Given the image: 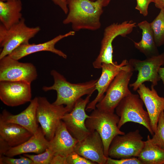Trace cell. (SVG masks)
I'll return each mask as SVG.
<instances>
[{
	"label": "cell",
	"instance_id": "cell-13",
	"mask_svg": "<svg viewBox=\"0 0 164 164\" xmlns=\"http://www.w3.org/2000/svg\"><path fill=\"white\" fill-rule=\"evenodd\" d=\"M31 84L23 81H0V99L5 105L15 107L30 102Z\"/></svg>",
	"mask_w": 164,
	"mask_h": 164
},
{
	"label": "cell",
	"instance_id": "cell-3",
	"mask_svg": "<svg viewBox=\"0 0 164 164\" xmlns=\"http://www.w3.org/2000/svg\"><path fill=\"white\" fill-rule=\"evenodd\" d=\"M119 120V117L114 113L96 108L85 121L86 126L90 132L96 131L100 135L104 145V154L108 157L109 148L113 139L117 135L125 134L118 127Z\"/></svg>",
	"mask_w": 164,
	"mask_h": 164
},
{
	"label": "cell",
	"instance_id": "cell-20",
	"mask_svg": "<svg viewBox=\"0 0 164 164\" xmlns=\"http://www.w3.org/2000/svg\"><path fill=\"white\" fill-rule=\"evenodd\" d=\"M49 143L41 127H39L37 132L27 141L17 146L10 147L4 155L13 157L28 153H41L48 148Z\"/></svg>",
	"mask_w": 164,
	"mask_h": 164
},
{
	"label": "cell",
	"instance_id": "cell-35",
	"mask_svg": "<svg viewBox=\"0 0 164 164\" xmlns=\"http://www.w3.org/2000/svg\"><path fill=\"white\" fill-rule=\"evenodd\" d=\"M160 78L164 86V67H160L158 71Z\"/></svg>",
	"mask_w": 164,
	"mask_h": 164
},
{
	"label": "cell",
	"instance_id": "cell-1",
	"mask_svg": "<svg viewBox=\"0 0 164 164\" xmlns=\"http://www.w3.org/2000/svg\"><path fill=\"white\" fill-rule=\"evenodd\" d=\"M111 0H67L68 12L63 20L64 24H71L73 31H96L101 26L100 18L103 8Z\"/></svg>",
	"mask_w": 164,
	"mask_h": 164
},
{
	"label": "cell",
	"instance_id": "cell-32",
	"mask_svg": "<svg viewBox=\"0 0 164 164\" xmlns=\"http://www.w3.org/2000/svg\"><path fill=\"white\" fill-rule=\"evenodd\" d=\"M67 157L60 155H54L50 164H66Z\"/></svg>",
	"mask_w": 164,
	"mask_h": 164
},
{
	"label": "cell",
	"instance_id": "cell-18",
	"mask_svg": "<svg viewBox=\"0 0 164 164\" xmlns=\"http://www.w3.org/2000/svg\"><path fill=\"white\" fill-rule=\"evenodd\" d=\"M37 102L38 97H36L30 102L26 109L17 114H13L4 109L0 114V118L8 122L18 124L33 134L39 127L36 119Z\"/></svg>",
	"mask_w": 164,
	"mask_h": 164
},
{
	"label": "cell",
	"instance_id": "cell-30",
	"mask_svg": "<svg viewBox=\"0 0 164 164\" xmlns=\"http://www.w3.org/2000/svg\"><path fill=\"white\" fill-rule=\"evenodd\" d=\"M105 164H142L137 157L115 159L108 157Z\"/></svg>",
	"mask_w": 164,
	"mask_h": 164
},
{
	"label": "cell",
	"instance_id": "cell-7",
	"mask_svg": "<svg viewBox=\"0 0 164 164\" xmlns=\"http://www.w3.org/2000/svg\"><path fill=\"white\" fill-rule=\"evenodd\" d=\"M136 26L132 21H125L121 23H113L104 29L99 54L93 63L94 67L101 69L103 63H112L113 48L112 42L118 36L125 37L130 34Z\"/></svg>",
	"mask_w": 164,
	"mask_h": 164
},
{
	"label": "cell",
	"instance_id": "cell-36",
	"mask_svg": "<svg viewBox=\"0 0 164 164\" xmlns=\"http://www.w3.org/2000/svg\"><path fill=\"white\" fill-rule=\"evenodd\" d=\"M7 0H0V1L2 2H5L7 1Z\"/></svg>",
	"mask_w": 164,
	"mask_h": 164
},
{
	"label": "cell",
	"instance_id": "cell-10",
	"mask_svg": "<svg viewBox=\"0 0 164 164\" xmlns=\"http://www.w3.org/2000/svg\"><path fill=\"white\" fill-rule=\"evenodd\" d=\"M128 63L134 70L138 71L136 80L129 84L133 90L137 91L140 85L146 81L151 82V85L154 87L161 80L158 71L161 66L164 65V52L156 56L147 57L143 60L132 58Z\"/></svg>",
	"mask_w": 164,
	"mask_h": 164
},
{
	"label": "cell",
	"instance_id": "cell-23",
	"mask_svg": "<svg viewBox=\"0 0 164 164\" xmlns=\"http://www.w3.org/2000/svg\"><path fill=\"white\" fill-rule=\"evenodd\" d=\"M137 26L142 30V37L139 42H134L135 48L146 57L159 54L150 23L144 20L138 23Z\"/></svg>",
	"mask_w": 164,
	"mask_h": 164
},
{
	"label": "cell",
	"instance_id": "cell-25",
	"mask_svg": "<svg viewBox=\"0 0 164 164\" xmlns=\"http://www.w3.org/2000/svg\"><path fill=\"white\" fill-rule=\"evenodd\" d=\"M160 9L158 15L150 23L157 47L164 45V7Z\"/></svg>",
	"mask_w": 164,
	"mask_h": 164
},
{
	"label": "cell",
	"instance_id": "cell-17",
	"mask_svg": "<svg viewBox=\"0 0 164 164\" xmlns=\"http://www.w3.org/2000/svg\"><path fill=\"white\" fill-rule=\"evenodd\" d=\"M75 33V31H71L65 34H60L52 39L43 43L38 44H30L29 43L22 44L8 55L14 59L19 60L33 53L47 51L53 53L64 59H66L67 58V55L61 50L56 49L55 45L62 39L69 36H74Z\"/></svg>",
	"mask_w": 164,
	"mask_h": 164
},
{
	"label": "cell",
	"instance_id": "cell-14",
	"mask_svg": "<svg viewBox=\"0 0 164 164\" xmlns=\"http://www.w3.org/2000/svg\"><path fill=\"white\" fill-rule=\"evenodd\" d=\"M74 151L96 164H105L108 157L104 153L102 140L96 131L89 134L76 144Z\"/></svg>",
	"mask_w": 164,
	"mask_h": 164
},
{
	"label": "cell",
	"instance_id": "cell-9",
	"mask_svg": "<svg viewBox=\"0 0 164 164\" xmlns=\"http://www.w3.org/2000/svg\"><path fill=\"white\" fill-rule=\"evenodd\" d=\"M142 139L138 129L116 135L110 145L108 157L116 159L137 157L144 145Z\"/></svg>",
	"mask_w": 164,
	"mask_h": 164
},
{
	"label": "cell",
	"instance_id": "cell-16",
	"mask_svg": "<svg viewBox=\"0 0 164 164\" xmlns=\"http://www.w3.org/2000/svg\"><path fill=\"white\" fill-rule=\"evenodd\" d=\"M137 92L146 108L152 129L154 133L159 116L164 111V97L159 96L152 85L150 89L143 84L139 87Z\"/></svg>",
	"mask_w": 164,
	"mask_h": 164
},
{
	"label": "cell",
	"instance_id": "cell-19",
	"mask_svg": "<svg viewBox=\"0 0 164 164\" xmlns=\"http://www.w3.org/2000/svg\"><path fill=\"white\" fill-rule=\"evenodd\" d=\"M78 140L72 136L64 122L61 120L57 127L53 138L49 141V148L54 155H60L67 157L74 151Z\"/></svg>",
	"mask_w": 164,
	"mask_h": 164
},
{
	"label": "cell",
	"instance_id": "cell-8",
	"mask_svg": "<svg viewBox=\"0 0 164 164\" xmlns=\"http://www.w3.org/2000/svg\"><path fill=\"white\" fill-rule=\"evenodd\" d=\"M69 112L63 105H55L50 103L45 97H38L36 119L48 141L53 137L64 115Z\"/></svg>",
	"mask_w": 164,
	"mask_h": 164
},
{
	"label": "cell",
	"instance_id": "cell-4",
	"mask_svg": "<svg viewBox=\"0 0 164 164\" xmlns=\"http://www.w3.org/2000/svg\"><path fill=\"white\" fill-rule=\"evenodd\" d=\"M134 71L129 63L114 79L96 108L106 112L114 113L121 100L132 93L128 88L129 81Z\"/></svg>",
	"mask_w": 164,
	"mask_h": 164
},
{
	"label": "cell",
	"instance_id": "cell-22",
	"mask_svg": "<svg viewBox=\"0 0 164 164\" xmlns=\"http://www.w3.org/2000/svg\"><path fill=\"white\" fill-rule=\"evenodd\" d=\"M22 8L20 0H7L0 1V20L1 23L9 29L18 23L23 18L21 12Z\"/></svg>",
	"mask_w": 164,
	"mask_h": 164
},
{
	"label": "cell",
	"instance_id": "cell-11",
	"mask_svg": "<svg viewBox=\"0 0 164 164\" xmlns=\"http://www.w3.org/2000/svg\"><path fill=\"white\" fill-rule=\"evenodd\" d=\"M38 76L32 63H22L6 56L0 59V81H23L31 84Z\"/></svg>",
	"mask_w": 164,
	"mask_h": 164
},
{
	"label": "cell",
	"instance_id": "cell-31",
	"mask_svg": "<svg viewBox=\"0 0 164 164\" xmlns=\"http://www.w3.org/2000/svg\"><path fill=\"white\" fill-rule=\"evenodd\" d=\"M137 5L135 9L138 10L143 16H147L148 14V9L149 4L154 2V0H136Z\"/></svg>",
	"mask_w": 164,
	"mask_h": 164
},
{
	"label": "cell",
	"instance_id": "cell-5",
	"mask_svg": "<svg viewBox=\"0 0 164 164\" xmlns=\"http://www.w3.org/2000/svg\"><path fill=\"white\" fill-rule=\"evenodd\" d=\"M40 30L39 26H27L23 18L18 23L9 29L0 23V46L2 49L0 59L9 55L21 45L29 43V40Z\"/></svg>",
	"mask_w": 164,
	"mask_h": 164
},
{
	"label": "cell",
	"instance_id": "cell-2",
	"mask_svg": "<svg viewBox=\"0 0 164 164\" xmlns=\"http://www.w3.org/2000/svg\"><path fill=\"white\" fill-rule=\"evenodd\" d=\"M50 74L53 77L54 84L51 86L43 87V90L45 91H56V98L53 103L56 105H65L70 112L79 99L85 95H92L96 90V84L98 79L73 84L67 81L55 70H52Z\"/></svg>",
	"mask_w": 164,
	"mask_h": 164
},
{
	"label": "cell",
	"instance_id": "cell-15",
	"mask_svg": "<svg viewBox=\"0 0 164 164\" xmlns=\"http://www.w3.org/2000/svg\"><path fill=\"white\" fill-rule=\"evenodd\" d=\"M128 63V61L125 59L119 64L117 62H114L112 63L102 64L101 74L96 84V90L98 92L97 95L93 101L88 103L86 111H91L96 108V104L103 98L115 77L121 70L124 69Z\"/></svg>",
	"mask_w": 164,
	"mask_h": 164
},
{
	"label": "cell",
	"instance_id": "cell-34",
	"mask_svg": "<svg viewBox=\"0 0 164 164\" xmlns=\"http://www.w3.org/2000/svg\"><path fill=\"white\" fill-rule=\"evenodd\" d=\"M154 3L157 8L160 9L164 7V0H154Z\"/></svg>",
	"mask_w": 164,
	"mask_h": 164
},
{
	"label": "cell",
	"instance_id": "cell-24",
	"mask_svg": "<svg viewBox=\"0 0 164 164\" xmlns=\"http://www.w3.org/2000/svg\"><path fill=\"white\" fill-rule=\"evenodd\" d=\"M149 135L137 157L142 164H164V149L153 144Z\"/></svg>",
	"mask_w": 164,
	"mask_h": 164
},
{
	"label": "cell",
	"instance_id": "cell-6",
	"mask_svg": "<svg viewBox=\"0 0 164 164\" xmlns=\"http://www.w3.org/2000/svg\"><path fill=\"white\" fill-rule=\"evenodd\" d=\"M144 104L138 94L131 93L123 98L115 108L116 114L120 118L118 128L120 129L127 122L136 123L145 127L153 135L154 133L149 114L143 108Z\"/></svg>",
	"mask_w": 164,
	"mask_h": 164
},
{
	"label": "cell",
	"instance_id": "cell-28",
	"mask_svg": "<svg viewBox=\"0 0 164 164\" xmlns=\"http://www.w3.org/2000/svg\"><path fill=\"white\" fill-rule=\"evenodd\" d=\"M0 164H33L32 161L29 158L20 156L19 158H14L2 155L0 156Z\"/></svg>",
	"mask_w": 164,
	"mask_h": 164
},
{
	"label": "cell",
	"instance_id": "cell-29",
	"mask_svg": "<svg viewBox=\"0 0 164 164\" xmlns=\"http://www.w3.org/2000/svg\"><path fill=\"white\" fill-rule=\"evenodd\" d=\"M95 164L96 163L83 157L74 151L67 156L66 164Z\"/></svg>",
	"mask_w": 164,
	"mask_h": 164
},
{
	"label": "cell",
	"instance_id": "cell-26",
	"mask_svg": "<svg viewBox=\"0 0 164 164\" xmlns=\"http://www.w3.org/2000/svg\"><path fill=\"white\" fill-rule=\"evenodd\" d=\"M150 139L153 144L164 149V111L159 116L156 131Z\"/></svg>",
	"mask_w": 164,
	"mask_h": 164
},
{
	"label": "cell",
	"instance_id": "cell-38",
	"mask_svg": "<svg viewBox=\"0 0 164 164\" xmlns=\"http://www.w3.org/2000/svg\"><path fill=\"white\" fill-rule=\"evenodd\" d=\"M64 0V1H65L66 2L67 1V0Z\"/></svg>",
	"mask_w": 164,
	"mask_h": 164
},
{
	"label": "cell",
	"instance_id": "cell-21",
	"mask_svg": "<svg viewBox=\"0 0 164 164\" xmlns=\"http://www.w3.org/2000/svg\"><path fill=\"white\" fill-rule=\"evenodd\" d=\"M33 134L22 126L0 118V138L10 147L20 145L29 139Z\"/></svg>",
	"mask_w": 164,
	"mask_h": 164
},
{
	"label": "cell",
	"instance_id": "cell-12",
	"mask_svg": "<svg viewBox=\"0 0 164 164\" xmlns=\"http://www.w3.org/2000/svg\"><path fill=\"white\" fill-rule=\"evenodd\" d=\"M91 95H87L84 99H79L71 111L66 113L62 119L69 132L78 141L83 140L91 132L85 125V121L89 116L85 111Z\"/></svg>",
	"mask_w": 164,
	"mask_h": 164
},
{
	"label": "cell",
	"instance_id": "cell-37",
	"mask_svg": "<svg viewBox=\"0 0 164 164\" xmlns=\"http://www.w3.org/2000/svg\"><path fill=\"white\" fill-rule=\"evenodd\" d=\"M91 0V1H95L96 0Z\"/></svg>",
	"mask_w": 164,
	"mask_h": 164
},
{
	"label": "cell",
	"instance_id": "cell-33",
	"mask_svg": "<svg viewBox=\"0 0 164 164\" xmlns=\"http://www.w3.org/2000/svg\"><path fill=\"white\" fill-rule=\"evenodd\" d=\"M56 5H58L64 13L67 14L68 9L66 2L64 0H51Z\"/></svg>",
	"mask_w": 164,
	"mask_h": 164
},
{
	"label": "cell",
	"instance_id": "cell-27",
	"mask_svg": "<svg viewBox=\"0 0 164 164\" xmlns=\"http://www.w3.org/2000/svg\"><path fill=\"white\" fill-rule=\"evenodd\" d=\"M23 155L31 159L33 164H50L54 155V152L49 148H47L43 152L37 155L24 154Z\"/></svg>",
	"mask_w": 164,
	"mask_h": 164
}]
</instances>
